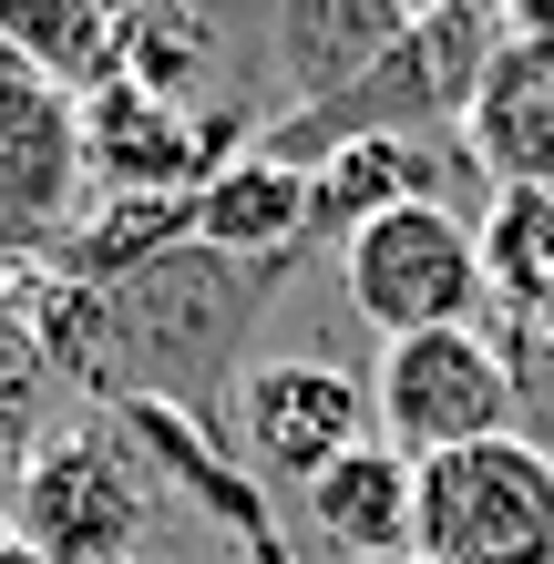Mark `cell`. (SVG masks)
I'll return each mask as SVG.
<instances>
[{"label": "cell", "instance_id": "7", "mask_svg": "<svg viewBox=\"0 0 554 564\" xmlns=\"http://www.w3.org/2000/svg\"><path fill=\"white\" fill-rule=\"evenodd\" d=\"M370 421L401 462H442L513 431V359L482 328H432V339H390L370 380Z\"/></svg>", "mask_w": 554, "mask_h": 564}, {"label": "cell", "instance_id": "18", "mask_svg": "<svg viewBox=\"0 0 554 564\" xmlns=\"http://www.w3.org/2000/svg\"><path fill=\"white\" fill-rule=\"evenodd\" d=\"M554 380V288L544 297H524V308H513V380Z\"/></svg>", "mask_w": 554, "mask_h": 564}, {"label": "cell", "instance_id": "12", "mask_svg": "<svg viewBox=\"0 0 554 564\" xmlns=\"http://www.w3.org/2000/svg\"><path fill=\"white\" fill-rule=\"evenodd\" d=\"M185 247H195V195H93L42 278H62V288H134V278L165 268V257H185Z\"/></svg>", "mask_w": 554, "mask_h": 564}, {"label": "cell", "instance_id": "10", "mask_svg": "<svg viewBox=\"0 0 554 564\" xmlns=\"http://www.w3.org/2000/svg\"><path fill=\"white\" fill-rule=\"evenodd\" d=\"M472 175V154H442V144H401V134H370V144H339L308 164V206H318V247H349L370 216L390 206H452Z\"/></svg>", "mask_w": 554, "mask_h": 564}, {"label": "cell", "instance_id": "6", "mask_svg": "<svg viewBox=\"0 0 554 564\" xmlns=\"http://www.w3.org/2000/svg\"><path fill=\"white\" fill-rule=\"evenodd\" d=\"M93 206V154H83V104L52 93L42 73L0 62V268L42 278L62 237Z\"/></svg>", "mask_w": 554, "mask_h": 564}, {"label": "cell", "instance_id": "16", "mask_svg": "<svg viewBox=\"0 0 554 564\" xmlns=\"http://www.w3.org/2000/svg\"><path fill=\"white\" fill-rule=\"evenodd\" d=\"M482 278L503 308L554 288V195H493L482 206Z\"/></svg>", "mask_w": 554, "mask_h": 564}, {"label": "cell", "instance_id": "15", "mask_svg": "<svg viewBox=\"0 0 554 564\" xmlns=\"http://www.w3.org/2000/svg\"><path fill=\"white\" fill-rule=\"evenodd\" d=\"M206 62H216V21H195V11H123V83H144L154 104L206 113Z\"/></svg>", "mask_w": 554, "mask_h": 564}, {"label": "cell", "instance_id": "8", "mask_svg": "<svg viewBox=\"0 0 554 564\" xmlns=\"http://www.w3.org/2000/svg\"><path fill=\"white\" fill-rule=\"evenodd\" d=\"M463 154L493 195H554V42L503 21V52L482 62V93L463 113Z\"/></svg>", "mask_w": 554, "mask_h": 564}, {"label": "cell", "instance_id": "5", "mask_svg": "<svg viewBox=\"0 0 554 564\" xmlns=\"http://www.w3.org/2000/svg\"><path fill=\"white\" fill-rule=\"evenodd\" d=\"M226 431H237V473L247 482H278V492H308L329 462H349L360 442H380L370 421V390L339 370V359H247L237 390H226Z\"/></svg>", "mask_w": 554, "mask_h": 564}, {"label": "cell", "instance_id": "9", "mask_svg": "<svg viewBox=\"0 0 554 564\" xmlns=\"http://www.w3.org/2000/svg\"><path fill=\"white\" fill-rule=\"evenodd\" d=\"M195 247L226 268H298L318 247V206H308V164H278L268 144H247L237 164H216L195 185Z\"/></svg>", "mask_w": 554, "mask_h": 564}, {"label": "cell", "instance_id": "20", "mask_svg": "<svg viewBox=\"0 0 554 564\" xmlns=\"http://www.w3.org/2000/svg\"><path fill=\"white\" fill-rule=\"evenodd\" d=\"M401 564H411V554H401Z\"/></svg>", "mask_w": 554, "mask_h": 564}, {"label": "cell", "instance_id": "14", "mask_svg": "<svg viewBox=\"0 0 554 564\" xmlns=\"http://www.w3.org/2000/svg\"><path fill=\"white\" fill-rule=\"evenodd\" d=\"M0 62L42 73L52 93H104L123 73V11L104 0H0Z\"/></svg>", "mask_w": 554, "mask_h": 564}, {"label": "cell", "instance_id": "2", "mask_svg": "<svg viewBox=\"0 0 554 564\" xmlns=\"http://www.w3.org/2000/svg\"><path fill=\"white\" fill-rule=\"evenodd\" d=\"M0 523L31 564H123L154 523V462L123 421H73L21 452Z\"/></svg>", "mask_w": 554, "mask_h": 564}, {"label": "cell", "instance_id": "4", "mask_svg": "<svg viewBox=\"0 0 554 564\" xmlns=\"http://www.w3.org/2000/svg\"><path fill=\"white\" fill-rule=\"evenodd\" d=\"M349 308L390 339H432V328H472L493 278H482V216L463 206H390L339 247Z\"/></svg>", "mask_w": 554, "mask_h": 564}, {"label": "cell", "instance_id": "11", "mask_svg": "<svg viewBox=\"0 0 554 564\" xmlns=\"http://www.w3.org/2000/svg\"><path fill=\"white\" fill-rule=\"evenodd\" d=\"M411 503H421V473L390 442H360L349 462H329V473L298 492L308 534L329 544L339 564H401L411 554Z\"/></svg>", "mask_w": 554, "mask_h": 564}, {"label": "cell", "instance_id": "19", "mask_svg": "<svg viewBox=\"0 0 554 564\" xmlns=\"http://www.w3.org/2000/svg\"><path fill=\"white\" fill-rule=\"evenodd\" d=\"M0 564H31V554H21V534H11V523H0Z\"/></svg>", "mask_w": 554, "mask_h": 564}, {"label": "cell", "instance_id": "17", "mask_svg": "<svg viewBox=\"0 0 554 564\" xmlns=\"http://www.w3.org/2000/svg\"><path fill=\"white\" fill-rule=\"evenodd\" d=\"M31 370H42V359H31V278L0 268V401H11Z\"/></svg>", "mask_w": 554, "mask_h": 564}, {"label": "cell", "instance_id": "13", "mask_svg": "<svg viewBox=\"0 0 554 564\" xmlns=\"http://www.w3.org/2000/svg\"><path fill=\"white\" fill-rule=\"evenodd\" d=\"M411 31L401 0H298L278 11V73H287V113L329 104L339 83H360L370 62Z\"/></svg>", "mask_w": 554, "mask_h": 564}, {"label": "cell", "instance_id": "3", "mask_svg": "<svg viewBox=\"0 0 554 564\" xmlns=\"http://www.w3.org/2000/svg\"><path fill=\"white\" fill-rule=\"evenodd\" d=\"M411 564H554V452L493 431L472 452L411 462Z\"/></svg>", "mask_w": 554, "mask_h": 564}, {"label": "cell", "instance_id": "1", "mask_svg": "<svg viewBox=\"0 0 554 564\" xmlns=\"http://www.w3.org/2000/svg\"><path fill=\"white\" fill-rule=\"evenodd\" d=\"M503 52V11H472V0H442V11H411V31L390 42L360 83H339L329 104L308 113H278L268 144L278 164H318L339 144H370V134H401V144H442V123L472 113L482 93V62Z\"/></svg>", "mask_w": 554, "mask_h": 564}]
</instances>
